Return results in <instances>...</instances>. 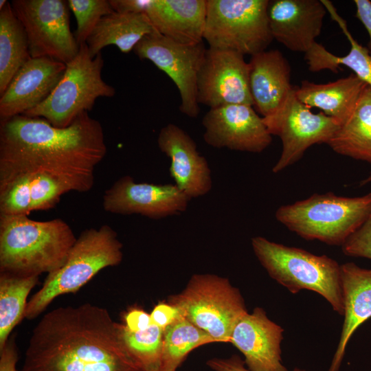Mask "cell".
<instances>
[{"mask_svg": "<svg viewBox=\"0 0 371 371\" xmlns=\"http://www.w3.org/2000/svg\"><path fill=\"white\" fill-rule=\"evenodd\" d=\"M107 147L101 123L87 111L68 126L19 115L1 121L0 181L22 174H45L69 192H86Z\"/></svg>", "mask_w": 371, "mask_h": 371, "instance_id": "6da1fadb", "label": "cell"}, {"mask_svg": "<svg viewBox=\"0 0 371 371\" xmlns=\"http://www.w3.org/2000/svg\"><path fill=\"white\" fill-rule=\"evenodd\" d=\"M21 371H144L108 311L89 303L46 313L34 328Z\"/></svg>", "mask_w": 371, "mask_h": 371, "instance_id": "7a4b0ae2", "label": "cell"}, {"mask_svg": "<svg viewBox=\"0 0 371 371\" xmlns=\"http://www.w3.org/2000/svg\"><path fill=\"white\" fill-rule=\"evenodd\" d=\"M76 238L59 218L40 221L27 215H0V273L49 274L63 265Z\"/></svg>", "mask_w": 371, "mask_h": 371, "instance_id": "3957f363", "label": "cell"}, {"mask_svg": "<svg viewBox=\"0 0 371 371\" xmlns=\"http://www.w3.org/2000/svg\"><path fill=\"white\" fill-rule=\"evenodd\" d=\"M122 247L116 232L108 225L83 230L63 265L47 274L43 286L27 302L24 318H36L57 297L76 293L103 269L118 265Z\"/></svg>", "mask_w": 371, "mask_h": 371, "instance_id": "277c9868", "label": "cell"}, {"mask_svg": "<svg viewBox=\"0 0 371 371\" xmlns=\"http://www.w3.org/2000/svg\"><path fill=\"white\" fill-rule=\"evenodd\" d=\"M254 252L269 275L291 293L315 291L333 309L344 315L341 265L327 256L271 242L264 237L251 239Z\"/></svg>", "mask_w": 371, "mask_h": 371, "instance_id": "5b68a950", "label": "cell"}, {"mask_svg": "<svg viewBox=\"0 0 371 371\" xmlns=\"http://www.w3.org/2000/svg\"><path fill=\"white\" fill-rule=\"evenodd\" d=\"M370 215L371 193L357 197L315 194L276 212V219L300 237L341 246Z\"/></svg>", "mask_w": 371, "mask_h": 371, "instance_id": "8992f818", "label": "cell"}, {"mask_svg": "<svg viewBox=\"0 0 371 371\" xmlns=\"http://www.w3.org/2000/svg\"><path fill=\"white\" fill-rule=\"evenodd\" d=\"M102 54L91 57L86 43L78 54L66 64L64 75L51 95L25 115L46 120L58 128L69 126L81 113L91 111L101 97L113 98V87L104 81Z\"/></svg>", "mask_w": 371, "mask_h": 371, "instance_id": "52a82bcc", "label": "cell"}, {"mask_svg": "<svg viewBox=\"0 0 371 371\" xmlns=\"http://www.w3.org/2000/svg\"><path fill=\"white\" fill-rule=\"evenodd\" d=\"M168 303L216 342H229L234 328L248 313L239 290L227 278L214 274L193 275Z\"/></svg>", "mask_w": 371, "mask_h": 371, "instance_id": "ba28073f", "label": "cell"}, {"mask_svg": "<svg viewBox=\"0 0 371 371\" xmlns=\"http://www.w3.org/2000/svg\"><path fill=\"white\" fill-rule=\"evenodd\" d=\"M269 0H206L203 33L209 47L251 56L265 51L273 39Z\"/></svg>", "mask_w": 371, "mask_h": 371, "instance_id": "9c48e42d", "label": "cell"}, {"mask_svg": "<svg viewBox=\"0 0 371 371\" xmlns=\"http://www.w3.org/2000/svg\"><path fill=\"white\" fill-rule=\"evenodd\" d=\"M11 5L27 34L32 58L49 57L68 63L80 45L69 24V8L63 0H13Z\"/></svg>", "mask_w": 371, "mask_h": 371, "instance_id": "30bf717a", "label": "cell"}, {"mask_svg": "<svg viewBox=\"0 0 371 371\" xmlns=\"http://www.w3.org/2000/svg\"><path fill=\"white\" fill-rule=\"evenodd\" d=\"M203 41L183 44L165 37L157 31L144 36L133 49L140 58L152 62L164 71L178 89L179 110L191 118L199 113L197 80L205 52Z\"/></svg>", "mask_w": 371, "mask_h": 371, "instance_id": "8fae6325", "label": "cell"}, {"mask_svg": "<svg viewBox=\"0 0 371 371\" xmlns=\"http://www.w3.org/2000/svg\"><path fill=\"white\" fill-rule=\"evenodd\" d=\"M295 96V87L285 104L275 114L262 117L271 135L280 137L282 151L273 167L279 172L298 161L304 152L315 144H327L340 124L322 111L313 113Z\"/></svg>", "mask_w": 371, "mask_h": 371, "instance_id": "7c38bea8", "label": "cell"}, {"mask_svg": "<svg viewBox=\"0 0 371 371\" xmlns=\"http://www.w3.org/2000/svg\"><path fill=\"white\" fill-rule=\"evenodd\" d=\"M249 72L244 55L208 47L198 75V103L210 109L238 104L253 106Z\"/></svg>", "mask_w": 371, "mask_h": 371, "instance_id": "4fadbf2b", "label": "cell"}, {"mask_svg": "<svg viewBox=\"0 0 371 371\" xmlns=\"http://www.w3.org/2000/svg\"><path fill=\"white\" fill-rule=\"evenodd\" d=\"M190 200L175 184L137 183L126 175L104 192L102 206L112 214L160 219L184 212Z\"/></svg>", "mask_w": 371, "mask_h": 371, "instance_id": "5bb4252c", "label": "cell"}, {"mask_svg": "<svg viewBox=\"0 0 371 371\" xmlns=\"http://www.w3.org/2000/svg\"><path fill=\"white\" fill-rule=\"evenodd\" d=\"M206 144L216 148L261 153L272 137L262 117L247 104H228L210 109L202 120Z\"/></svg>", "mask_w": 371, "mask_h": 371, "instance_id": "9a60e30c", "label": "cell"}, {"mask_svg": "<svg viewBox=\"0 0 371 371\" xmlns=\"http://www.w3.org/2000/svg\"><path fill=\"white\" fill-rule=\"evenodd\" d=\"M66 64L49 57L30 58L0 95L1 121L23 115L43 103L62 79Z\"/></svg>", "mask_w": 371, "mask_h": 371, "instance_id": "2e32d148", "label": "cell"}, {"mask_svg": "<svg viewBox=\"0 0 371 371\" xmlns=\"http://www.w3.org/2000/svg\"><path fill=\"white\" fill-rule=\"evenodd\" d=\"M326 12L322 0H269L272 37L287 49L305 54L316 43Z\"/></svg>", "mask_w": 371, "mask_h": 371, "instance_id": "e0dca14e", "label": "cell"}, {"mask_svg": "<svg viewBox=\"0 0 371 371\" xmlns=\"http://www.w3.org/2000/svg\"><path fill=\"white\" fill-rule=\"evenodd\" d=\"M157 144L170 158V175L182 192L192 199L211 190L212 179L208 162L184 130L175 124H168L160 130Z\"/></svg>", "mask_w": 371, "mask_h": 371, "instance_id": "ac0fdd59", "label": "cell"}, {"mask_svg": "<svg viewBox=\"0 0 371 371\" xmlns=\"http://www.w3.org/2000/svg\"><path fill=\"white\" fill-rule=\"evenodd\" d=\"M283 330L263 308L256 307L238 321L229 342L243 353L250 371H288L281 358Z\"/></svg>", "mask_w": 371, "mask_h": 371, "instance_id": "d6986e66", "label": "cell"}, {"mask_svg": "<svg viewBox=\"0 0 371 371\" xmlns=\"http://www.w3.org/2000/svg\"><path fill=\"white\" fill-rule=\"evenodd\" d=\"M248 63L253 106L262 117H270L285 104L293 91L289 63L277 49L254 54Z\"/></svg>", "mask_w": 371, "mask_h": 371, "instance_id": "ffe728a7", "label": "cell"}, {"mask_svg": "<svg viewBox=\"0 0 371 371\" xmlns=\"http://www.w3.org/2000/svg\"><path fill=\"white\" fill-rule=\"evenodd\" d=\"M145 14L168 38L183 44L203 41L206 0H150Z\"/></svg>", "mask_w": 371, "mask_h": 371, "instance_id": "44dd1931", "label": "cell"}, {"mask_svg": "<svg viewBox=\"0 0 371 371\" xmlns=\"http://www.w3.org/2000/svg\"><path fill=\"white\" fill-rule=\"evenodd\" d=\"M344 320L336 352L328 371H338L347 344L360 325L371 318V269L354 262L341 265Z\"/></svg>", "mask_w": 371, "mask_h": 371, "instance_id": "7402d4cb", "label": "cell"}, {"mask_svg": "<svg viewBox=\"0 0 371 371\" xmlns=\"http://www.w3.org/2000/svg\"><path fill=\"white\" fill-rule=\"evenodd\" d=\"M367 85L354 74L324 84L303 80L295 87L296 98L309 108H317L340 126L350 117Z\"/></svg>", "mask_w": 371, "mask_h": 371, "instance_id": "603a6c76", "label": "cell"}, {"mask_svg": "<svg viewBox=\"0 0 371 371\" xmlns=\"http://www.w3.org/2000/svg\"><path fill=\"white\" fill-rule=\"evenodd\" d=\"M156 31L145 14L114 11L100 19L86 43L93 58L110 45L127 54L133 51L144 36Z\"/></svg>", "mask_w": 371, "mask_h": 371, "instance_id": "cb8c5ba5", "label": "cell"}, {"mask_svg": "<svg viewBox=\"0 0 371 371\" xmlns=\"http://www.w3.org/2000/svg\"><path fill=\"white\" fill-rule=\"evenodd\" d=\"M322 1L332 19L337 23L349 41L350 49L346 56H337L316 42L304 55L308 69L313 72L325 69L337 72L339 66L344 65L350 69L356 76L371 87V54L370 51L353 38L348 29L346 21L337 13L333 3L327 0H322Z\"/></svg>", "mask_w": 371, "mask_h": 371, "instance_id": "d4e9b609", "label": "cell"}, {"mask_svg": "<svg viewBox=\"0 0 371 371\" xmlns=\"http://www.w3.org/2000/svg\"><path fill=\"white\" fill-rule=\"evenodd\" d=\"M327 144L337 153L371 164V87L363 89L348 119Z\"/></svg>", "mask_w": 371, "mask_h": 371, "instance_id": "484cf974", "label": "cell"}, {"mask_svg": "<svg viewBox=\"0 0 371 371\" xmlns=\"http://www.w3.org/2000/svg\"><path fill=\"white\" fill-rule=\"evenodd\" d=\"M31 58L25 29L8 2L0 10V95Z\"/></svg>", "mask_w": 371, "mask_h": 371, "instance_id": "4316f807", "label": "cell"}, {"mask_svg": "<svg viewBox=\"0 0 371 371\" xmlns=\"http://www.w3.org/2000/svg\"><path fill=\"white\" fill-rule=\"evenodd\" d=\"M38 276L0 273V350L14 328L24 318L27 298Z\"/></svg>", "mask_w": 371, "mask_h": 371, "instance_id": "83f0119b", "label": "cell"}, {"mask_svg": "<svg viewBox=\"0 0 371 371\" xmlns=\"http://www.w3.org/2000/svg\"><path fill=\"white\" fill-rule=\"evenodd\" d=\"M212 342L216 341L209 334L181 315L164 330L159 371H176L190 351Z\"/></svg>", "mask_w": 371, "mask_h": 371, "instance_id": "f1b7e54d", "label": "cell"}, {"mask_svg": "<svg viewBox=\"0 0 371 371\" xmlns=\"http://www.w3.org/2000/svg\"><path fill=\"white\" fill-rule=\"evenodd\" d=\"M120 339L132 358L144 371H159L161 365L164 331L152 324L146 329L131 331L117 324Z\"/></svg>", "mask_w": 371, "mask_h": 371, "instance_id": "f546056e", "label": "cell"}, {"mask_svg": "<svg viewBox=\"0 0 371 371\" xmlns=\"http://www.w3.org/2000/svg\"><path fill=\"white\" fill-rule=\"evenodd\" d=\"M30 174L0 181V215H28L31 211Z\"/></svg>", "mask_w": 371, "mask_h": 371, "instance_id": "4dcf8cb0", "label": "cell"}, {"mask_svg": "<svg viewBox=\"0 0 371 371\" xmlns=\"http://www.w3.org/2000/svg\"><path fill=\"white\" fill-rule=\"evenodd\" d=\"M67 3L77 21L74 36L79 45L87 42L102 17L114 12L109 0H69Z\"/></svg>", "mask_w": 371, "mask_h": 371, "instance_id": "1f68e13d", "label": "cell"}, {"mask_svg": "<svg viewBox=\"0 0 371 371\" xmlns=\"http://www.w3.org/2000/svg\"><path fill=\"white\" fill-rule=\"evenodd\" d=\"M31 211L47 210L54 207L67 188L52 177L45 174H30Z\"/></svg>", "mask_w": 371, "mask_h": 371, "instance_id": "d6a6232c", "label": "cell"}, {"mask_svg": "<svg viewBox=\"0 0 371 371\" xmlns=\"http://www.w3.org/2000/svg\"><path fill=\"white\" fill-rule=\"evenodd\" d=\"M343 253L350 257L371 259V215L364 224L341 245Z\"/></svg>", "mask_w": 371, "mask_h": 371, "instance_id": "836d02e7", "label": "cell"}, {"mask_svg": "<svg viewBox=\"0 0 371 371\" xmlns=\"http://www.w3.org/2000/svg\"><path fill=\"white\" fill-rule=\"evenodd\" d=\"M150 315L152 323L163 331L181 316L177 307L163 302L155 306Z\"/></svg>", "mask_w": 371, "mask_h": 371, "instance_id": "e575fe53", "label": "cell"}, {"mask_svg": "<svg viewBox=\"0 0 371 371\" xmlns=\"http://www.w3.org/2000/svg\"><path fill=\"white\" fill-rule=\"evenodd\" d=\"M206 363L214 371H250L245 367L244 360L235 355L227 359L213 358ZM292 371L306 370L295 368Z\"/></svg>", "mask_w": 371, "mask_h": 371, "instance_id": "d590c367", "label": "cell"}, {"mask_svg": "<svg viewBox=\"0 0 371 371\" xmlns=\"http://www.w3.org/2000/svg\"><path fill=\"white\" fill-rule=\"evenodd\" d=\"M18 359L14 336L12 335L0 350V371H18L16 368Z\"/></svg>", "mask_w": 371, "mask_h": 371, "instance_id": "8d00e7d4", "label": "cell"}, {"mask_svg": "<svg viewBox=\"0 0 371 371\" xmlns=\"http://www.w3.org/2000/svg\"><path fill=\"white\" fill-rule=\"evenodd\" d=\"M124 322V325L133 332L143 330L152 324L150 315L137 308L132 309L126 314Z\"/></svg>", "mask_w": 371, "mask_h": 371, "instance_id": "74e56055", "label": "cell"}, {"mask_svg": "<svg viewBox=\"0 0 371 371\" xmlns=\"http://www.w3.org/2000/svg\"><path fill=\"white\" fill-rule=\"evenodd\" d=\"M115 12L145 14L150 0H109Z\"/></svg>", "mask_w": 371, "mask_h": 371, "instance_id": "f35d334b", "label": "cell"}, {"mask_svg": "<svg viewBox=\"0 0 371 371\" xmlns=\"http://www.w3.org/2000/svg\"><path fill=\"white\" fill-rule=\"evenodd\" d=\"M356 16L366 29L369 42L368 49L371 54V1L370 0H355Z\"/></svg>", "mask_w": 371, "mask_h": 371, "instance_id": "ab89813d", "label": "cell"}, {"mask_svg": "<svg viewBox=\"0 0 371 371\" xmlns=\"http://www.w3.org/2000/svg\"><path fill=\"white\" fill-rule=\"evenodd\" d=\"M8 1L6 0H1L0 1V10H1L7 4Z\"/></svg>", "mask_w": 371, "mask_h": 371, "instance_id": "60d3db41", "label": "cell"}, {"mask_svg": "<svg viewBox=\"0 0 371 371\" xmlns=\"http://www.w3.org/2000/svg\"><path fill=\"white\" fill-rule=\"evenodd\" d=\"M370 181H371V174L368 178H366V179H364L363 181L361 182V185H365L366 183Z\"/></svg>", "mask_w": 371, "mask_h": 371, "instance_id": "b9f144b4", "label": "cell"}, {"mask_svg": "<svg viewBox=\"0 0 371 371\" xmlns=\"http://www.w3.org/2000/svg\"></svg>", "mask_w": 371, "mask_h": 371, "instance_id": "7bdbcfd3", "label": "cell"}]
</instances>
